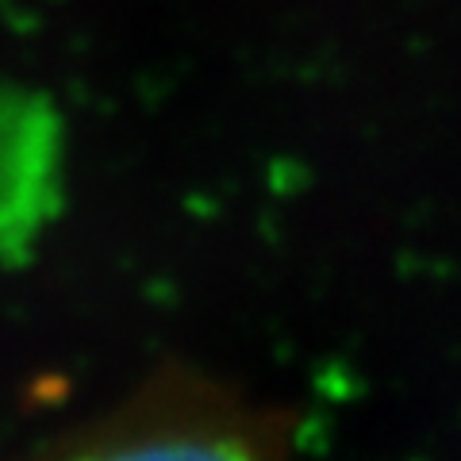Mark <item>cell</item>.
<instances>
[{
	"label": "cell",
	"instance_id": "6da1fadb",
	"mask_svg": "<svg viewBox=\"0 0 461 461\" xmlns=\"http://www.w3.org/2000/svg\"><path fill=\"white\" fill-rule=\"evenodd\" d=\"M32 461H293V430L239 388L169 369Z\"/></svg>",
	"mask_w": 461,
	"mask_h": 461
}]
</instances>
